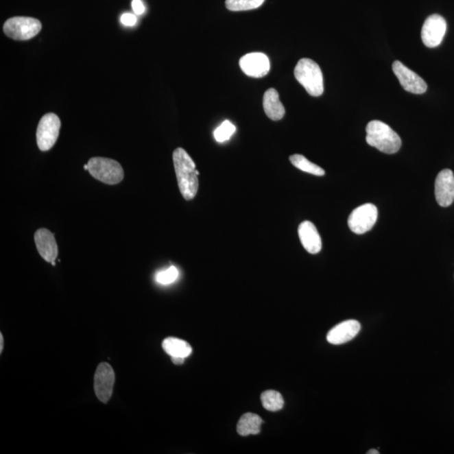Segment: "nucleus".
Masks as SVG:
<instances>
[{
	"label": "nucleus",
	"mask_w": 454,
	"mask_h": 454,
	"mask_svg": "<svg viewBox=\"0 0 454 454\" xmlns=\"http://www.w3.org/2000/svg\"><path fill=\"white\" fill-rule=\"evenodd\" d=\"M178 188L186 200L195 198L199 189L198 175L193 159L184 149H175L173 154Z\"/></svg>",
	"instance_id": "nucleus-1"
},
{
	"label": "nucleus",
	"mask_w": 454,
	"mask_h": 454,
	"mask_svg": "<svg viewBox=\"0 0 454 454\" xmlns=\"http://www.w3.org/2000/svg\"><path fill=\"white\" fill-rule=\"evenodd\" d=\"M366 132L367 143L379 151L394 154L400 150L402 144L400 136L385 123L372 121L367 126Z\"/></svg>",
	"instance_id": "nucleus-2"
},
{
	"label": "nucleus",
	"mask_w": 454,
	"mask_h": 454,
	"mask_svg": "<svg viewBox=\"0 0 454 454\" xmlns=\"http://www.w3.org/2000/svg\"><path fill=\"white\" fill-rule=\"evenodd\" d=\"M295 77L306 89L309 95L319 97L323 94V75L318 63L309 58L298 62L295 69Z\"/></svg>",
	"instance_id": "nucleus-3"
},
{
	"label": "nucleus",
	"mask_w": 454,
	"mask_h": 454,
	"mask_svg": "<svg viewBox=\"0 0 454 454\" xmlns=\"http://www.w3.org/2000/svg\"><path fill=\"white\" fill-rule=\"evenodd\" d=\"M88 172L97 180L106 184H117L124 178V170L115 160L92 158L88 162Z\"/></svg>",
	"instance_id": "nucleus-4"
},
{
	"label": "nucleus",
	"mask_w": 454,
	"mask_h": 454,
	"mask_svg": "<svg viewBox=\"0 0 454 454\" xmlns=\"http://www.w3.org/2000/svg\"><path fill=\"white\" fill-rule=\"evenodd\" d=\"M3 29L11 39L27 40L38 34L42 29V23L37 19L18 16L9 19Z\"/></svg>",
	"instance_id": "nucleus-5"
},
{
	"label": "nucleus",
	"mask_w": 454,
	"mask_h": 454,
	"mask_svg": "<svg viewBox=\"0 0 454 454\" xmlns=\"http://www.w3.org/2000/svg\"><path fill=\"white\" fill-rule=\"evenodd\" d=\"M61 121L57 115H45L36 130V143L40 151L47 152L53 148L60 132Z\"/></svg>",
	"instance_id": "nucleus-6"
},
{
	"label": "nucleus",
	"mask_w": 454,
	"mask_h": 454,
	"mask_svg": "<svg viewBox=\"0 0 454 454\" xmlns=\"http://www.w3.org/2000/svg\"><path fill=\"white\" fill-rule=\"evenodd\" d=\"M377 219V207L373 204H366L352 212L348 223L350 230L360 235L373 228Z\"/></svg>",
	"instance_id": "nucleus-7"
},
{
	"label": "nucleus",
	"mask_w": 454,
	"mask_h": 454,
	"mask_svg": "<svg viewBox=\"0 0 454 454\" xmlns=\"http://www.w3.org/2000/svg\"><path fill=\"white\" fill-rule=\"evenodd\" d=\"M115 379L112 367L107 363H100L95 374V392L103 403H107L112 396Z\"/></svg>",
	"instance_id": "nucleus-8"
},
{
	"label": "nucleus",
	"mask_w": 454,
	"mask_h": 454,
	"mask_svg": "<svg viewBox=\"0 0 454 454\" xmlns=\"http://www.w3.org/2000/svg\"><path fill=\"white\" fill-rule=\"evenodd\" d=\"M392 69L402 88L412 94L422 95L427 91V85L418 74L409 69L400 61L394 62Z\"/></svg>",
	"instance_id": "nucleus-9"
},
{
	"label": "nucleus",
	"mask_w": 454,
	"mask_h": 454,
	"mask_svg": "<svg viewBox=\"0 0 454 454\" xmlns=\"http://www.w3.org/2000/svg\"><path fill=\"white\" fill-rule=\"evenodd\" d=\"M446 31V23L444 17L433 14L424 22L422 29V40L425 46L434 48L444 40Z\"/></svg>",
	"instance_id": "nucleus-10"
},
{
	"label": "nucleus",
	"mask_w": 454,
	"mask_h": 454,
	"mask_svg": "<svg viewBox=\"0 0 454 454\" xmlns=\"http://www.w3.org/2000/svg\"><path fill=\"white\" fill-rule=\"evenodd\" d=\"M435 196L442 207L451 206L454 201V175L452 170L444 169L435 181Z\"/></svg>",
	"instance_id": "nucleus-11"
},
{
	"label": "nucleus",
	"mask_w": 454,
	"mask_h": 454,
	"mask_svg": "<svg viewBox=\"0 0 454 454\" xmlns=\"http://www.w3.org/2000/svg\"><path fill=\"white\" fill-rule=\"evenodd\" d=\"M239 65L243 72L249 77H262L270 72L269 58L261 53H249L240 59Z\"/></svg>",
	"instance_id": "nucleus-12"
},
{
	"label": "nucleus",
	"mask_w": 454,
	"mask_h": 454,
	"mask_svg": "<svg viewBox=\"0 0 454 454\" xmlns=\"http://www.w3.org/2000/svg\"><path fill=\"white\" fill-rule=\"evenodd\" d=\"M34 238L37 250L45 261L54 262L58 255V247L54 234L49 230L40 228L36 230Z\"/></svg>",
	"instance_id": "nucleus-13"
},
{
	"label": "nucleus",
	"mask_w": 454,
	"mask_h": 454,
	"mask_svg": "<svg viewBox=\"0 0 454 454\" xmlns=\"http://www.w3.org/2000/svg\"><path fill=\"white\" fill-rule=\"evenodd\" d=\"M360 329L359 322L355 320H348L333 327L327 334L326 339L331 344H344L353 339L358 335Z\"/></svg>",
	"instance_id": "nucleus-14"
},
{
	"label": "nucleus",
	"mask_w": 454,
	"mask_h": 454,
	"mask_svg": "<svg viewBox=\"0 0 454 454\" xmlns=\"http://www.w3.org/2000/svg\"><path fill=\"white\" fill-rule=\"evenodd\" d=\"M298 234L301 244L311 254H318L322 248V238L313 223L306 221L299 226Z\"/></svg>",
	"instance_id": "nucleus-15"
},
{
	"label": "nucleus",
	"mask_w": 454,
	"mask_h": 454,
	"mask_svg": "<svg viewBox=\"0 0 454 454\" xmlns=\"http://www.w3.org/2000/svg\"><path fill=\"white\" fill-rule=\"evenodd\" d=\"M263 109L267 117L273 121H280L285 117V109L280 100L276 89L270 88L263 95Z\"/></svg>",
	"instance_id": "nucleus-16"
},
{
	"label": "nucleus",
	"mask_w": 454,
	"mask_h": 454,
	"mask_svg": "<svg viewBox=\"0 0 454 454\" xmlns=\"http://www.w3.org/2000/svg\"><path fill=\"white\" fill-rule=\"evenodd\" d=\"M262 424L263 420L259 416L254 413H247L241 416L238 422L237 433L243 437L259 434L261 431Z\"/></svg>",
	"instance_id": "nucleus-17"
},
{
	"label": "nucleus",
	"mask_w": 454,
	"mask_h": 454,
	"mask_svg": "<svg viewBox=\"0 0 454 454\" xmlns=\"http://www.w3.org/2000/svg\"><path fill=\"white\" fill-rule=\"evenodd\" d=\"M163 348L171 357L188 358L192 353L191 346L187 342L175 337H167L163 342Z\"/></svg>",
	"instance_id": "nucleus-18"
},
{
	"label": "nucleus",
	"mask_w": 454,
	"mask_h": 454,
	"mask_svg": "<svg viewBox=\"0 0 454 454\" xmlns=\"http://www.w3.org/2000/svg\"><path fill=\"white\" fill-rule=\"evenodd\" d=\"M289 161L296 169L303 171L308 174L315 175V176H324L325 171L321 167L315 163L309 161L307 158L300 154H294L290 156Z\"/></svg>",
	"instance_id": "nucleus-19"
},
{
	"label": "nucleus",
	"mask_w": 454,
	"mask_h": 454,
	"mask_svg": "<svg viewBox=\"0 0 454 454\" xmlns=\"http://www.w3.org/2000/svg\"><path fill=\"white\" fill-rule=\"evenodd\" d=\"M263 407L270 411H278L284 407L282 394L275 390H266L262 394Z\"/></svg>",
	"instance_id": "nucleus-20"
},
{
	"label": "nucleus",
	"mask_w": 454,
	"mask_h": 454,
	"mask_svg": "<svg viewBox=\"0 0 454 454\" xmlns=\"http://www.w3.org/2000/svg\"><path fill=\"white\" fill-rule=\"evenodd\" d=\"M265 0H226V7L230 11L258 9Z\"/></svg>",
	"instance_id": "nucleus-21"
},
{
	"label": "nucleus",
	"mask_w": 454,
	"mask_h": 454,
	"mask_svg": "<svg viewBox=\"0 0 454 454\" xmlns=\"http://www.w3.org/2000/svg\"><path fill=\"white\" fill-rule=\"evenodd\" d=\"M235 131V126L229 121H226L215 130L214 136L218 143H224V141L230 139V136L233 135Z\"/></svg>",
	"instance_id": "nucleus-22"
},
{
	"label": "nucleus",
	"mask_w": 454,
	"mask_h": 454,
	"mask_svg": "<svg viewBox=\"0 0 454 454\" xmlns=\"http://www.w3.org/2000/svg\"><path fill=\"white\" fill-rule=\"evenodd\" d=\"M156 281L160 285H167L173 284L178 278V270L176 267L172 266L166 270L158 272L156 274Z\"/></svg>",
	"instance_id": "nucleus-23"
},
{
	"label": "nucleus",
	"mask_w": 454,
	"mask_h": 454,
	"mask_svg": "<svg viewBox=\"0 0 454 454\" xmlns=\"http://www.w3.org/2000/svg\"><path fill=\"white\" fill-rule=\"evenodd\" d=\"M121 23L126 27H133L135 25L137 21V19L135 14L126 13L123 14L121 18Z\"/></svg>",
	"instance_id": "nucleus-24"
},
{
	"label": "nucleus",
	"mask_w": 454,
	"mask_h": 454,
	"mask_svg": "<svg viewBox=\"0 0 454 454\" xmlns=\"http://www.w3.org/2000/svg\"><path fill=\"white\" fill-rule=\"evenodd\" d=\"M132 5L134 12L139 16L145 12V7L141 0H132Z\"/></svg>",
	"instance_id": "nucleus-25"
},
{
	"label": "nucleus",
	"mask_w": 454,
	"mask_h": 454,
	"mask_svg": "<svg viewBox=\"0 0 454 454\" xmlns=\"http://www.w3.org/2000/svg\"><path fill=\"white\" fill-rule=\"evenodd\" d=\"M171 360L176 366H180V364L184 363L185 359L180 358V357H171Z\"/></svg>",
	"instance_id": "nucleus-26"
},
{
	"label": "nucleus",
	"mask_w": 454,
	"mask_h": 454,
	"mask_svg": "<svg viewBox=\"0 0 454 454\" xmlns=\"http://www.w3.org/2000/svg\"><path fill=\"white\" fill-rule=\"evenodd\" d=\"M3 337L2 333L0 334V353H3Z\"/></svg>",
	"instance_id": "nucleus-27"
},
{
	"label": "nucleus",
	"mask_w": 454,
	"mask_h": 454,
	"mask_svg": "<svg viewBox=\"0 0 454 454\" xmlns=\"http://www.w3.org/2000/svg\"><path fill=\"white\" fill-rule=\"evenodd\" d=\"M367 453L368 454H379V452L377 451V450H376V449H372V450H370V451H368Z\"/></svg>",
	"instance_id": "nucleus-28"
},
{
	"label": "nucleus",
	"mask_w": 454,
	"mask_h": 454,
	"mask_svg": "<svg viewBox=\"0 0 454 454\" xmlns=\"http://www.w3.org/2000/svg\"><path fill=\"white\" fill-rule=\"evenodd\" d=\"M51 263V264H53V266H55V265H56V263H55V261H54V262H53V263Z\"/></svg>",
	"instance_id": "nucleus-29"
}]
</instances>
